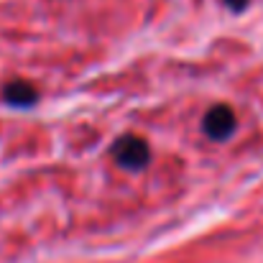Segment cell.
Wrapping results in <instances>:
<instances>
[{"label": "cell", "instance_id": "4", "mask_svg": "<svg viewBox=\"0 0 263 263\" xmlns=\"http://www.w3.org/2000/svg\"><path fill=\"white\" fill-rule=\"evenodd\" d=\"M225 5H228L230 10H243V8L248 5V0H225Z\"/></svg>", "mask_w": 263, "mask_h": 263}, {"label": "cell", "instance_id": "1", "mask_svg": "<svg viewBox=\"0 0 263 263\" xmlns=\"http://www.w3.org/2000/svg\"><path fill=\"white\" fill-rule=\"evenodd\" d=\"M112 159L120 169H128V172H141L146 169L148 159H151V148L146 143V138L141 136H120L115 143H112Z\"/></svg>", "mask_w": 263, "mask_h": 263}, {"label": "cell", "instance_id": "2", "mask_svg": "<svg viewBox=\"0 0 263 263\" xmlns=\"http://www.w3.org/2000/svg\"><path fill=\"white\" fill-rule=\"evenodd\" d=\"M238 120H235V112L228 107V105H215L207 110L204 115V133L215 141H225L233 130H235Z\"/></svg>", "mask_w": 263, "mask_h": 263}, {"label": "cell", "instance_id": "3", "mask_svg": "<svg viewBox=\"0 0 263 263\" xmlns=\"http://www.w3.org/2000/svg\"><path fill=\"white\" fill-rule=\"evenodd\" d=\"M3 100L13 107H28L39 100V92L33 85H28L26 80H13L3 87Z\"/></svg>", "mask_w": 263, "mask_h": 263}]
</instances>
